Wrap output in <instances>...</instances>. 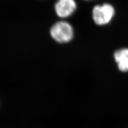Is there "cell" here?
<instances>
[{"instance_id": "obj_1", "label": "cell", "mask_w": 128, "mask_h": 128, "mask_svg": "<svg viewBox=\"0 0 128 128\" xmlns=\"http://www.w3.org/2000/svg\"><path fill=\"white\" fill-rule=\"evenodd\" d=\"M50 33L54 40L60 43L70 42L74 36L73 28L70 24L61 21L56 22L51 27Z\"/></svg>"}, {"instance_id": "obj_2", "label": "cell", "mask_w": 128, "mask_h": 128, "mask_svg": "<svg viewBox=\"0 0 128 128\" xmlns=\"http://www.w3.org/2000/svg\"><path fill=\"white\" fill-rule=\"evenodd\" d=\"M115 15V9L110 4L96 6L92 10V18L98 25H105L110 22Z\"/></svg>"}, {"instance_id": "obj_3", "label": "cell", "mask_w": 128, "mask_h": 128, "mask_svg": "<svg viewBox=\"0 0 128 128\" xmlns=\"http://www.w3.org/2000/svg\"><path fill=\"white\" fill-rule=\"evenodd\" d=\"M76 3L74 0H58L55 4L56 14L60 18L70 16L76 9Z\"/></svg>"}, {"instance_id": "obj_4", "label": "cell", "mask_w": 128, "mask_h": 128, "mask_svg": "<svg viewBox=\"0 0 128 128\" xmlns=\"http://www.w3.org/2000/svg\"><path fill=\"white\" fill-rule=\"evenodd\" d=\"M114 57L118 64V70L122 72H128V49H122L116 50L114 54Z\"/></svg>"}]
</instances>
